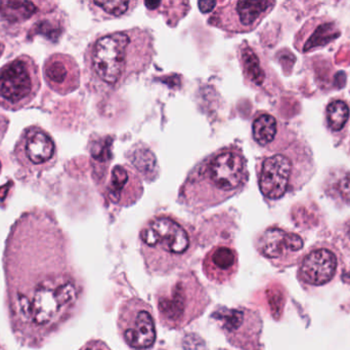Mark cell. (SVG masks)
I'll use <instances>...</instances> for the list:
<instances>
[{
    "instance_id": "cell-16",
    "label": "cell",
    "mask_w": 350,
    "mask_h": 350,
    "mask_svg": "<svg viewBox=\"0 0 350 350\" xmlns=\"http://www.w3.org/2000/svg\"><path fill=\"white\" fill-rule=\"evenodd\" d=\"M337 259L334 253L327 249H318L304 257L299 268V275L304 283L322 286L334 277Z\"/></svg>"
},
{
    "instance_id": "cell-8",
    "label": "cell",
    "mask_w": 350,
    "mask_h": 350,
    "mask_svg": "<svg viewBox=\"0 0 350 350\" xmlns=\"http://www.w3.org/2000/svg\"><path fill=\"white\" fill-rule=\"evenodd\" d=\"M57 150L53 138L38 125L23 129L14 148V158L26 175H40L57 162Z\"/></svg>"
},
{
    "instance_id": "cell-20",
    "label": "cell",
    "mask_w": 350,
    "mask_h": 350,
    "mask_svg": "<svg viewBox=\"0 0 350 350\" xmlns=\"http://www.w3.org/2000/svg\"><path fill=\"white\" fill-rule=\"evenodd\" d=\"M279 133V121L269 113H261L255 117L252 135L255 142L262 147L271 145Z\"/></svg>"
},
{
    "instance_id": "cell-26",
    "label": "cell",
    "mask_w": 350,
    "mask_h": 350,
    "mask_svg": "<svg viewBox=\"0 0 350 350\" xmlns=\"http://www.w3.org/2000/svg\"><path fill=\"white\" fill-rule=\"evenodd\" d=\"M8 127H10V119L4 115L0 114V144L2 140L5 137L8 133Z\"/></svg>"
},
{
    "instance_id": "cell-4",
    "label": "cell",
    "mask_w": 350,
    "mask_h": 350,
    "mask_svg": "<svg viewBox=\"0 0 350 350\" xmlns=\"http://www.w3.org/2000/svg\"><path fill=\"white\" fill-rule=\"evenodd\" d=\"M141 253L150 275H165L187 262L197 248L195 232L177 218L159 215L139 234Z\"/></svg>"
},
{
    "instance_id": "cell-9",
    "label": "cell",
    "mask_w": 350,
    "mask_h": 350,
    "mask_svg": "<svg viewBox=\"0 0 350 350\" xmlns=\"http://www.w3.org/2000/svg\"><path fill=\"white\" fill-rule=\"evenodd\" d=\"M118 333L131 350H151L156 342L155 318L151 306L137 297L125 300L118 312Z\"/></svg>"
},
{
    "instance_id": "cell-11",
    "label": "cell",
    "mask_w": 350,
    "mask_h": 350,
    "mask_svg": "<svg viewBox=\"0 0 350 350\" xmlns=\"http://www.w3.org/2000/svg\"><path fill=\"white\" fill-rule=\"evenodd\" d=\"M211 318L234 347L249 350L254 349L258 345L261 321L252 310L219 306L212 312Z\"/></svg>"
},
{
    "instance_id": "cell-10",
    "label": "cell",
    "mask_w": 350,
    "mask_h": 350,
    "mask_svg": "<svg viewBox=\"0 0 350 350\" xmlns=\"http://www.w3.org/2000/svg\"><path fill=\"white\" fill-rule=\"evenodd\" d=\"M275 1L217 2L210 23L222 30L232 33H247L254 30L263 18L273 10Z\"/></svg>"
},
{
    "instance_id": "cell-13",
    "label": "cell",
    "mask_w": 350,
    "mask_h": 350,
    "mask_svg": "<svg viewBox=\"0 0 350 350\" xmlns=\"http://www.w3.org/2000/svg\"><path fill=\"white\" fill-rule=\"evenodd\" d=\"M304 240L298 234L282 228L271 227L257 240V251L275 264H283L304 248Z\"/></svg>"
},
{
    "instance_id": "cell-31",
    "label": "cell",
    "mask_w": 350,
    "mask_h": 350,
    "mask_svg": "<svg viewBox=\"0 0 350 350\" xmlns=\"http://www.w3.org/2000/svg\"><path fill=\"white\" fill-rule=\"evenodd\" d=\"M349 151H350V141H349Z\"/></svg>"
},
{
    "instance_id": "cell-28",
    "label": "cell",
    "mask_w": 350,
    "mask_h": 350,
    "mask_svg": "<svg viewBox=\"0 0 350 350\" xmlns=\"http://www.w3.org/2000/svg\"><path fill=\"white\" fill-rule=\"evenodd\" d=\"M4 49H5V45H4L3 40L0 39V57L3 55Z\"/></svg>"
},
{
    "instance_id": "cell-12",
    "label": "cell",
    "mask_w": 350,
    "mask_h": 350,
    "mask_svg": "<svg viewBox=\"0 0 350 350\" xmlns=\"http://www.w3.org/2000/svg\"><path fill=\"white\" fill-rule=\"evenodd\" d=\"M47 86L59 95H68L80 86V69L75 59L65 53H53L43 64Z\"/></svg>"
},
{
    "instance_id": "cell-6",
    "label": "cell",
    "mask_w": 350,
    "mask_h": 350,
    "mask_svg": "<svg viewBox=\"0 0 350 350\" xmlns=\"http://www.w3.org/2000/svg\"><path fill=\"white\" fill-rule=\"evenodd\" d=\"M155 298L160 323L172 330L189 326L204 314L210 304L207 291L191 271L160 288Z\"/></svg>"
},
{
    "instance_id": "cell-23",
    "label": "cell",
    "mask_w": 350,
    "mask_h": 350,
    "mask_svg": "<svg viewBox=\"0 0 350 350\" xmlns=\"http://www.w3.org/2000/svg\"><path fill=\"white\" fill-rule=\"evenodd\" d=\"M92 4L102 10L105 16L108 18H119L126 14L131 5H133L135 2L111 0V1H94Z\"/></svg>"
},
{
    "instance_id": "cell-19",
    "label": "cell",
    "mask_w": 350,
    "mask_h": 350,
    "mask_svg": "<svg viewBox=\"0 0 350 350\" xmlns=\"http://www.w3.org/2000/svg\"><path fill=\"white\" fill-rule=\"evenodd\" d=\"M240 62L243 73L255 88H262L267 80V72L258 53L251 47L240 49Z\"/></svg>"
},
{
    "instance_id": "cell-30",
    "label": "cell",
    "mask_w": 350,
    "mask_h": 350,
    "mask_svg": "<svg viewBox=\"0 0 350 350\" xmlns=\"http://www.w3.org/2000/svg\"><path fill=\"white\" fill-rule=\"evenodd\" d=\"M1 171H2V164H1V162H0V174H1Z\"/></svg>"
},
{
    "instance_id": "cell-2",
    "label": "cell",
    "mask_w": 350,
    "mask_h": 350,
    "mask_svg": "<svg viewBox=\"0 0 350 350\" xmlns=\"http://www.w3.org/2000/svg\"><path fill=\"white\" fill-rule=\"evenodd\" d=\"M154 55L152 34L133 28L103 35L86 49V74L94 90L120 88L131 76L145 71Z\"/></svg>"
},
{
    "instance_id": "cell-17",
    "label": "cell",
    "mask_w": 350,
    "mask_h": 350,
    "mask_svg": "<svg viewBox=\"0 0 350 350\" xmlns=\"http://www.w3.org/2000/svg\"><path fill=\"white\" fill-rule=\"evenodd\" d=\"M141 191V183L133 171L124 166L113 168L108 186V197L113 203L131 205L139 199Z\"/></svg>"
},
{
    "instance_id": "cell-1",
    "label": "cell",
    "mask_w": 350,
    "mask_h": 350,
    "mask_svg": "<svg viewBox=\"0 0 350 350\" xmlns=\"http://www.w3.org/2000/svg\"><path fill=\"white\" fill-rule=\"evenodd\" d=\"M64 242L53 212L44 208L25 212L10 229L5 250L8 306L14 332L25 342H40L77 305V282L59 259H49Z\"/></svg>"
},
{
    "instance_id": "cell-21",
    "label": "cell",
    "mask_w": 350,
    "mask_h": 350,
    "mask_svg": "<svg viewBox=\"0 0 350 350\" xmlns=\"http://www.w3.org/2000/svg\"><path fill=\"white\" fill-rule=\"evenodd\" d=\"M38 12V6L30 1H0V16L8 23H23Z\"/></svg>"
},
{
    "instance_id": "cell-15",
    "label": "cell",
    "mask_w": 350,
    "mask_h": 350,
    "mask_svg": "<svg viewBox=\"0 0 350 350\" xmlns=\"http://www.w3.org/2000/svg\"><path fill=\"white\" fill-rule=\"evenodd\" d=\"M238 269V253L232 247H215L204 258V275L210 282L217 285L230 283L236 277Z\"/></svg>"
},
{
    "instance_id": "cell-25",
    "label": "cell",
    "mask_w": 350,
    "mask_h": 350,
    "mask_svg": "<svg viewBox=\"0 0 350 350\" xmlns=\"http://www.w3.org/2000/svg\"><path fill=\"white\" fill-rule=\"evenodd\" d=\"M80 350H112L104 341L92 340L86 343Z\"/></svg>"
},
{
    "instance_id": "cell-7",
    "label": "cell",
    "mask_w": 350,
    "mask_h": 350,
    "mask_svg": "<svg viewBox=\"0 0 350 350\" xmlns=\"http://www.w3.org/2000/svg\"><path fill=\"white\" fill-rule=\"evenodd\" d=\"M40 88L36 61L28 55H18L0 68V108L8 111L26 108Z\"/></svg>"
},
{
    "instance_id": "cell-14",
    "label": "cell",
    "mask_w": 350,
    "mask_h": 350,
    "mask_svg": "<svg viewBox=\"0 0 350 350\" xmlns=\"http://www.w3.org/2000/svg\"><path fill=\"white\" fill-rule=\"evenodd\" d=\"M341 36L336 21L329 16H314L298 31L294 45L299 53H308L323 49Z\"/></svg>"
},
{
    "instance_id": "cell-27",
    "label": "cell",
    "mask_w": 350,
    "mask_h": 350,
    "mask_svg": "<svg viewBox=\"0 0 350 350\" xmlns=\"http://www.w3.org/2000/svg\"><path fill=\"white\" fill-rule=\"evenodd\" d=\"M216 4H217L216 1H200L198 5H199L200 10H201L202 12H208L213 10Z\"/></svg>"
},
{
    "instance_id": "cell-18",
    "label": "cell",
    "mask_w": 350,
    "mask_h": 350,
    "mask_svg": "<svg viewBox=\"0 0 350 350\" xmlns=\"http://www.w3.org/2000/svg\"><path fill=\"white\" fill-rule=\"evenodd\" d=\"M323 187L331 199L350 205V171L347 168H331Z\"/></svg>"
},
{
    "instance_id": "cell-3",
    "label": "cell",
    "mask_w": 350,
    "mask_h": 350,
    "mask_svg": "<svg viewBox=\"0 0 350 350\" xmlns=\"http://www.w3.org/2000/svg\"><path fill=\"white\" fill-rule=\"evenodd\" d=\"M248 179V166L242 150L222 148L189 173L179 199L193 211H204L240 193Z\"/></svg>"
},
{
    "instance_id": "cell-24",
    "label": "cell",
    "mask_w": 350,
    "mask_h": 350,
    "mask_svg": "<svg viewBox=\"0 0 350 350\" xmlns=\"http://www.w3.org/2000/svg\"><path fill=\"white\" fill-rule=\"evenodd\" d=\"M185 350H207L205 342L196 334H189L183 339Z\"/></svg>"
},
{
    "instance_id": "cell-29",
    "label": "cell",
    "mask_w": 350,
    "mask_h": 350,
    "mask_svg": "<svg viewBox=\"0 0 350 350\" xmlns=\"http://www.w3.org/2000/svg\"><path fill=\"white\" fill-rule=\"evenodd\" d=\"M345 230H347V236L350 238V221L347 222L345 225Z\"/></svg>"
},
{
    "instance_id": "cell-22",
    "label": "cell",
    "mask_w": 350,
    "mask_h": 350,
    "mask_svg": "<svg viewBox=\"0 0 350 350\" xmlns=\"http://www.w3.org/2000/svg\"><path fill=\"white\" fill-rule=\"evenodd\" d=\"M350 117V107L345 100L334 99L326 107L327 127L332 133H340L347 127Z\"/></svg>"
},
{
    "instance_id": "cell-5",
    "label": "cell",
    "mask_w": 350,
    "mask_h": 350,
    "mask_svg": "<svg viewBox=\"0 0 350 350\" xmlns=\"http://www.w3.org/2000/svg\"><path fill=\"white\" fill-rule=\"evenodd\" d=\"M316 170L312 149L306 142L294 140L287 147L265 156L258 166V185L263 197L271 201L283 199L299 190Z\"/></svg>"
}]
</instances>
